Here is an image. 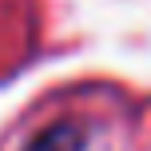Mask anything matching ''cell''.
<instances>
[{
    "label": "cell",
    "mask_w": 151,
    "mask_h": 151,
    "mask_svg": "<svg viewBox=\"0 0 151 151\" xmlns=\"http://www.w3.org/2000/svg\"><path fill=\"white\" fill-rule=\"evenodd\" d=\"M24 151H119L111 127L104 123H88V119H64L44 127Z\"/></svg>",
    "instance_id": "cell-1"
}]
</instances>
